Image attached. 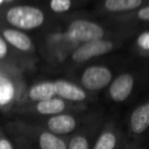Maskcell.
Listing matches in <instances>:
<instances>
[{
	"mask_svg": "<svg viewBox=\"0 0 149 149\" xmlns=\"http://www.w3.org/2000/svg\"><path fill=\"white\" fill-rule=\"evenodd\" d=\"M71 0H50V8L55 13H65L71 8Z\"/></svg>",
	"mask_w": 149,
	"mask_h": 149,
	"instance_id": "2e32d148",
	"label": "cell"
},
{
	"mask_svg": "<svg viewBox=\"0 0 149 149\" xmlns=\"http://www.w3.org/2000/svg\"><path fill=\"white\" fill-rule=\"evenodd\" d=\"M68 149H88V141L85 136H73L69 143Z\"/></svg>",
	"mask_w": 149,
	"mask_h": 149,
	"instance_id": "e0dca14e",
	"label": "cell"
},
{
	"mask_svg": "<svg viewBox=\"0 0 149 149\" xmlns=\"http://www.w3.org/2000/svg\"><path fill=\"white\" fill-rule=\"evenodd\" d=\"M38 144L41 149H68L65 142L50 132L41 133L38 137Z\"/></svg>",
	"mask_w": 149,
	"mask_h": 149,
	"instance_id": "4fadbf2b",
	"label": "cell"
},
{
	"mask_svg": "<svg viewBox=\"0 0 149 149\" xmlns=\"http://www.w3.org/2000/svg\"><path fill=\"white\" fill-rule=\"evenodd\" d=\"M2 35H3V37H2L3 40H6L9 44H12L13 47H15L16 49H19L21 51H28L33 47L30 38L20 30L5 29L2 31Z\"/></svg>",
	"mask_w": 149,
	"mask_h": 149,
	"instance_id": "30bf717a",
	"label": "cell"
},
{
	"mask_svg": "<svg viewBox=\"0 0 149 149\" xmlns=\"http://www.w3.org/2000/svg\"><path fill=\"white\" fill-rule=\"evenodd\" d=\"M113 49V43L105 40H97L84 43L79 48H77L72 54V61L76 63L86 62L93 57L101 56L104 54L109 52Z\"/></svg>",
	"mask_w": 149,
	"mask_h": 149,
	"instance_id": "277c9868",
	"label": "cell"
},
{
	"mask_svg": "<svg viewBox=\"0 0 149 149\" xmlns=\"http://www.w3.org/2000/svg\"><path fill=\"white\" fill-rule=\"evenodd\" d=\"M116 146V137L112 132H104L97 140L94 149H114Z\"/></svg>",
	"mask_w": 149,
	"mask_h": 149,
	"instance_id": "9a60e30c",
	"label": "cell"
},
{
	"mask_svg": "<svg viewBox=\"0 0 149 149\" xmlns=\"http://www.w3.org/2000/svg\"><path fill=\"white\" fill-rule=\"evenodd\" d=\"M6 21L21 30H31L43 24L44 13L34 6H15L7 10Z\"/></svg>",
	"mask_w": 149,
	"mask_h": 149,
	"instance_id": "6da1fadb",
	"label": "cell"
},
{
	"mask_svg": "<svg viewBox=\"0 0 149 149\" xmlns=\"http://www.w3.org/2000/svg\"><path fill=\"white\" fill-rule=\"evenodd\" d=\"M137 44L143 50H148L149 49V33L148 31H143L142 34L139 35V37H137Z\"/></svg>",
	"mask_w": 149,
	"mask_h": 149,
	"instance_id": "ac0fdd59",
	"label": "cell"
},
{
	"mask_svg": "<svg viewBox=\"0 0 149 149\" xmlns=\"http://www.w3.org/2000/svg\"><path fill=\"white\" fill-rule=\"evenodd\" d=\"M54 84H55L56 95L63 99L71 100V101H81L86 98V93L84 92V90L70 81L56 80L54 81Z\"/></svg>",
	"mask_w": 149,
	"mask_h": 149,
	"instance_id": "52a82bcc",
	"label": "cell"
},
{
	"mask_svg": "<svg viewBox=\"0 0 149 149\" xmlns=\"http://www.w3.org/2000/svg\"><path fill=\"white\" fill-rule=\"evenodd\" d=\"M3 1H6V2H10V1H13V0H3Z\"/></svg>",
	"mask_w": 149,
	"mask_h": 149,
	"instance_id": "7402d4cb",
	"label": "cell"
},
{
	"mask_svg": "<svg viewBox=\"0 0 149 149\" xmlns=\"http://www.w3.org/2000/svg\"><path fill=\"white\" fill-rule=\"evenodd\" d=\"M8 54V48H7V43L6 41L0 36V59L5 58Z\"/></svg>",
	"mask_w": 149,
	"mask_h": 149,
	"instance_id": "ffe728a7",
	"label": "cell"
},
{
	"mask_svg": "<svg viewBox=\"0 0 149 149\" xmlns=\"http://www.w3.org/2000/svg\"><path fill=\"white\" fill-rule=\"evenodd\" d=\"M81 84L90 91H98L107 86L112 80V72L106 66H90L81 73Z\"/></svg>",
	"mask_w": 149,
	"mask_h": 149,
	"instance_id": "3957f363",
	"label": "cell"
},
{
	"mask_svg": "<svg viewBox=\"0 0 149 149\" xmlns=\"http://www.w3.org/2000/svg\"><path fill=\"white\" fill-rule=\"evenodd\" d=\"M2 1H3V0H0V3H1V2H2Z\"/></svg>",
	"mask_w": 149,
	"mask_h": 149,
	"instance_id": "603a6c76",
	"label": "cell"
},
{
	"mask_svg": "<svg viewBox=\"0 0 149 149\" xmlns=\"http://www.w3.org/2000/svg\"><path fill=\"white\" fill-rule=\"evenodd\" d=\"M137 16H139L142 21H146V22H147V21L149 20V7H148V6L142 7V8L139 10Z\"/></svg>",
	"mask_w": 149,
	"mask_h": 149,
	"instance_id": "d6986e66",
	"label": "cell"
},
{
	"mask_svg": "<svg viewBox=\"0 0 149 149\" xmlns=\"http://www.w3.org/2000/svg\"><path fill=\"white\" fill-rule=\"evenodd\" d=\"M143 0H105V8L109 12L132 10L142 5Z\"/></svg>",
	"mask_w": 149,
	"mask_h": 149,
	"instance_id": "7c38bea8",
	"label": "cell"
},
{
	"mask_svg": "<svg viewBox=\"0 0 149 149\" xmlns=\"http://www.w3.org/2000/svg\"><path fill=\"white\" fill-rule=\"evenodd\" d=\"M76 120L73 116L69 114H57L51 116L48 122L47 127L50 130V133L55 135H63V134H69L76 128Z\"/></svg>",
	"mask_w": 149,
	"mask_h": 149,
	"instance_id": "8992f818",
	"label": "cell"
},
{
	"mask_svg": "<svg viewBox=\"0 0 149 149\" xmlns=\"http://www.w3.org/2000/svg\"><path fill=\"white\" fill-rule=\"evenodd\" d=\"M134 78L130 73H122L116 77L109 86V97L118 102L125 101L132 93Z\"/></svg>",
	"mask_w": 149,
	"mask_h": 149,
	"instance_id": "5b68a950",
	"label": "cell"
},
{
	"mask_svg": "<svg viewBox=\"0 0 149 149\" xmlns=\"http://www.w3.org/2000/svg\"><path fill=\"white\" fill-rule=\"evenodd\" d=\"M14 97V86L5 77H0V105H7Z\"/></svg>",
	"mask_w": 149,
	"mask_h": 149,
	"instance_id": "5bb4252c",
	"label": "cell"
},
{
	"mask_svg": "<svg viewBox=\"0 0 149 149\" xmlns=\"http://www.w3.org/2000/svg\"><path fill=\"white\" fill-rule=\"evenodd\" d=\"M0 149H13V146L7 139H0Z\"/></svg>",
	"mask_w": 149,
	"mask_h": 149,
	"instance_id": "44dd1931",
	"label": "cell"
},
{
	"mask_svg": "<svg viewBox=\"0 0 149 149\" xmlns=\"http://www.w3.org/2000/svg\"><path fill=\"white\" fill-rule=\"evenodd\" d=\"M149 126V104L136 107L130 115V129L135 134H142Z\"/></svg>",
	"mask_w": 149,
	"mask_h": 149,
	"instance_id": "ba28073f",
	"label": "cell"
},
{
	"mask_svg": "<svg viewBox=\"0 0 149 149\" xmlns=\"http://www.w3.org/2000/svg\"><path fill=\"white\" fill-rule=\"evenodd\" d=\"M55 95H56V90H55L54 81H42V83L35 84L28 91L29 99L37 102L55 98Z\"/></svg>",
	"mask_w": 149,
	"mask_h": 149,
	"instance_id": "9c48e42d",
	"label": "cell"
},
{
	"mask_svg": "<svg viewBox=\"0 0 149 149\" xmlns=\"http://www.w3.org/2000/svg\"><path fill=\"white\" fill-rule=\"evenodd\" d=\"M68 35L74 41L87 43L91 41L101 40L105 35V30L95 22L78 19L70 23L68 28Z\"/></svg>",
	"mask_w": 149,
	"mask_h": 149,
	"instance_id": "7a4b0ae2",
	"label": "cell"
},
{
	"mask_svg": "<svg viewBox=\"0 0 149 149\" xmlns=\"http://www.w3.org/2000/svg\"><path fill=\"white\" fill-rule=\"evenodd\" d=\"M36 112L42 115H57L65 109V102L61 98H51L37 102Z\"/></svg>",
	"mask_w": 149,
	"mask_h": 149,
	"instance_id": "8fae6325",
	"label": "cell"
}]
</instances>
